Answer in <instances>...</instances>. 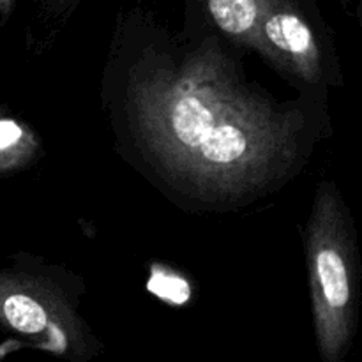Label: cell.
<instances>
[{
	"mask_svg": "<svg viewBox=\"0 0 362 362\" xmlns=\"http://www.w3.org/2000/svg\"><path fill=\"white\" fill-rule=\"evenodd\" d=\"M101 105L113 144L189 212H237L272 197L331 134L324 99L281 101L216 34L179 42L145 16L117 27Z\"/></svg>",
	"mask_w": 362,
	"mask_h": 362,
	"instance_id": "6da1fadb",
	"label": "cell"
},
{
	"mask_svg": "<svg viewBox=\"0 0 362 362\" xmlns=\"http://www.w3.org/2000/svg\"><path fill=\"white\" fill-rule=\"evenodd\" d=\"M304 257L318 356L322 362H346L359 325L361 257L352 212L332 180L315 189Z\"/></svg>",
	"mask_w": 362,
	"mask_h": 362,
	"instance_id": "7a4b0ae2",
	"label": "cell"
},
{
	"mask_svg": "<svg viewBox=\"0 0 362 362\" xmlns=\"http://www.w3.org/2000/svg\"><path fill=\"white\" fill-rule=\"evenodd\" d=\"M81 276L35 255H13L0 267V331L66 362H94L105 352L81 315Z\"/></svg>",
	"mask_w": 362,
	"mask_h": 362,
	"instance_id": "3957f363",
	"label": "cell"
},
{
	"mask_svg": "<svg viewBox=\"0 0 362 362\" xmlns=\"http://www.w3.org/2000/svg\"><path fill=\"white\" fill-rule=\"evenodd\" d=\"M255 52L285 74L303 95L325 98L329 80L320 35L297 0H267Z\"/></svg>",
	"mask_w": 362,
	"mask_h": 362,
	"instance_id": "277c9868",
	"label": "cell"
},
{
	"mask_svg": "<svg viewBox=\"0 0 362 362\" xmlns=\"http://www.w3.org/2000/svg\"><path fill=\"white\" fill-rule=\"evenodd\" d=\"M204 7L223 39L255 52L267 0H204Z\"/></svg>",
	"mask_w": 362,
	"mask_h": 362,
	"instance_id": "5b68a950",
	"label": "cell"
},
{
	"mask_svg": "<svg viewBox=\"0 0 362 362\" xmlns=\"http://www.w3.org/2000/svg\"><path fill=\"white\" fill-rule=\"evenodd\" d=\"M42 156V141L28 124L0 117V177L27 170Z\"/></svg>",
	"mask_w": 362,
	"mask_h": 362,
	"instance_id": "8992f818",
	"label": "cell"
},
{
	"mask_svg": "<svg viewBox=\"0 0 362 362\" xmlns=\"http://www.w3.org/2000/svg\"><path fill=\"white\" fill-rule=\"evenodd\" d=\"M34 4L48 20H57L64 23L76 11L81 0H34Z\"/></svg>",
	"mask_w": 362,
	"mask_h": 362,
	"instance_id": "52a82bcc",
	"label": "cell"
},
{
	"mask_svg": "<svg viewBox=\"0 0 362 362\" xmlns=\"http://www.w3.org/2000/svg\"><path fill=\"white\" fill-rule=\"evenodd\" d=\"M14 2L16 0H0V25L6 23L7 18L11 16L14 9Z\"/></svg>",
	"mask_w": 362,
	"mask_h": 362,
	"instance_id": "ba28073f",
	"label": "cell"
}]
</instances>
